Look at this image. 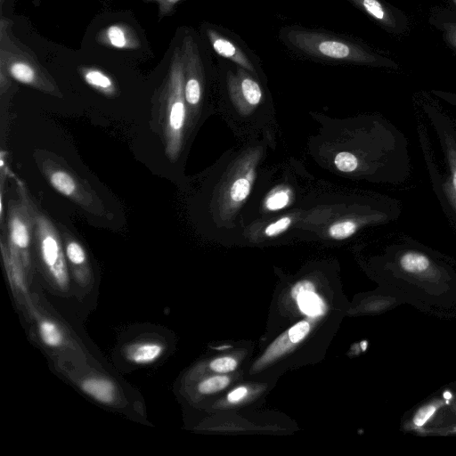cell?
Segmentation results:
<instances>
[{"label": "cell", "instance_id": "26", "mask_svg": "<svg viewBox=\"0 0 456 456\" xmlns=\"http://www.w3.org/2000/svg\"><path fill=\"white\" fill-rule=\"evenodd\" d=\"M436 407L435 405H428L420 408L413 418V423L417 427L423 426L428 419L434 414Z\"/></svg>", "mask_w": 456, "mask_h": 456}, {"label": "cell", "instance_id": "21", "mask_svg": "<svg viewBox=\"0 0 456 456\" xmlns=\"http://www.w3.org/2000/svg\"><path fill=\"white\" fill-rule=\"evenodd\" d=\"M229 383V379L225 376H215L208 378L199 385V391L201 394H211L222 390Z\"/></svg>", "mask_w": 456, "mask_h": 456}, {"label": "cell", "instance_id": "14", "mask_svg": "<svg viewBox=\"0 0 456 456\" xmlns=\"http://www.w3.org/2000/svg\"><path fill=\"white\" fill-rule=\"evenodd\" d=\"M80 74L84 81L99 93L110 97L117 94L114 80L104 71L94 67H84L80 69Z\"/></svg>", "mask_w": 456, "mask_h": 456}, {"label": "cell", "instance_id": "27", "mask_svg": "<svg viewBox=\"0 0 456 456\" xmlns=\"http://www.w3.org/2000/svg\"><path fill=\"white\" fill-rule=\"evenodd\" d=\"M311 291H313V292L314 291V287L313 283L310 281H303L297 283L293 287V289L291 290V295L295 299H297V297L300 294H304L305 292H311Z\"/></svg>", "mask_w": 456, "mask_h": 456}, {"label": "cell", "instance_id": "20", "mask_svg": "<svg viewBox=\"0 0 456 456\" xmlns=\"http://www.w3.org/2000/svg\"><path fill=\"white\" fill-rule=\"evenodd\" d=\"M251 191L250 182L245 178L240 177L234 181L230 189L231 200L234 202H242L249 195Z\"/></svg>", "mask_w": 456, "mask_h": 456}, {"label": "cell", "instance_id": "17", "mask_svg": "<svg viewBox=\"0 0 456 456\" xmlns=\"http://www.w3.org/2000/svg\"><path fill=\"white\" fill-rule=\"evenodd\" d=\"M39 336L43 343L49 347L60 346L63 342V335L60 328L50 320H43L39 324Z\"/></svg>", "mask_w": 456, "mask_h": 456}, {"label": "cell", "instance_id": "22", "mask_svg": "<svg viewBox=\"0 0 456 456\" xmlns=\"http://www.w3.org/2000/svg\"><path fill=\"white\" fill-rule=\"evenodd\" d=\"M289 191L281 190L272 193L265 200V208L271 211L284 208L289 202Z\"/></svg>", "mask_w": 456, "mask_h": 456}, {"label": "cell", "instance_id": "8", "mask_svg": "<svg viewBox=\"0 0 456 456\" xmlns=\"http://www.w3.org/2000/svg\"><path fill=\"white\" fill-rule=\"evenodd\" d=\"M0 68H3L14 80L34 87L37 90L61 96L60 91L53 80L35 62L23 53H14L0 49Z\"/></svg>", "mask_w": 456, "mask_h": 456}, {"label": "cell", "instance_id": "11", "mask_svg": "<svg viewBox=\"0 0 456 456\" xmlns=\"http://www.w3.org/2000/svg\"><path fill=\"white\" fill-rule=\"evenodd\" d=\"M406 243L397 256L398 266L409 273L418 274L427 272L432 264L429 256L413 246L408 247Z\"/></svg>", "mask_w": 456, "mask_h": 456}, {"label": "cell", "instance_id": "9", "mask_svg": "<svg viewBox=\"0 0 456 456\" xmlns=\"http://www.w3.org/2000/svg\"><path fill=\"white\" fill-rule=\"evenodd\" d=\"M184 66V96L188 108L197 107L203 90L204 59L196 37L187 34L181 44Z\"/></svg>", "mask_w": 456, "mask_h": 456}, {"label": "cell", "instance_id": "16", "mask_svg": "<svg viewBox=\"0 0 456 456\" xmlns=\"http://www.w3.org/2000/svg\"><path fill=\"white\" fill-rule=\"evenodd\" d=\"M297 301L300 310L310 316L322 315L325 311L324 303L314 291L300 294Z\"/></svg>", "mask_w": 456, "mask_h": 456}, {"label": "cell", "instance_id": "13", "mask_svg": "<svg viewBox=\"0 0 456 456\" xmlns=\"http://www.w3.org/2000/svg\"><path fill=\"white\" fill-rule=\"evenodd\" d=\"M66 259L79 273L87 272V256L84 247L73 235L61 226Z\"/></svg>", "mask_w": 456, "mask_h": 456}, {"label": "cell", "instance_id": "10", "mask_svg": "<svg viewBox=\"0 0 456 456\" xmlns=\"http://www.w3.org/2000/svg\"><path fill=\"white\" fill-rule=\"evenodd\" d=\"M102 44L117 49H134L140 45L135 33L123 24H112L105 28L98 36Z\"/></svg>", "mask_w": 456, "mask_h": 456}, {"label": "cell", "instance_id": "29", "mask_svg": "<svg viewBox=\"0 0 456 456\" xmlns=\"http://www.w3.org/2000/svg\"><path fill=\"white\" fill-rule=\"evenodd\" d=\"M181 0H162V2L159 4V14L167 15L168 14L174 6Z\"/></svg>", "mask_w": 456, "mask_h": 456}, {"label": "cell", "instance_id": "31", "mask_svg": "<svg viewBox=\"0 0 456 456\" xmlns=\"http://www.w3.org/2000/svg\"><path fill=\"white\" fill-rule=\"evenodd\" d=\"M444 397L448 400V399H451L452 395L450 392L446 391L444 393Z\"/></svg>", "mask_w": 456, "mask_h": 456}, {"label": "cell", "instance_id": "12", "mask_svg": "<svg viewBox=\"0 0 456 456\" xmlns=\"http://www.w3.org/2000/svg\"><path fill=\"white\" fill-rule=\"evenodd\" d=\"M163 346L156 341H143L130 346L126 351L127 360L135 364H150L163 354Z\"/></svg>", "mask_w": 456, "mask_h": 456}, {"label": "cell", "instance_id": "7", "mask_svg": "<svg viewBox=\"0 0 456 456\" xmlns=\"http://www.w3.org/2000/svg\"><path fill=\"white\" fill-rule=\"evenodd\" d=\"M203 29L209 46L218 57L245 69L253 76H258L260 60L239 36L211 24L205 25Z\"/></svg>", "mask_w": 456, "mask_h": 456}, {"label": "cell", "instance_id": "5", "mask_svg": "<svg viewBox=\"0 0 456 456\" xmlns=\"http://www.w3.org/2000/svg\"><path fill=\"white\" fill-rule=\"evenodd\" d=\"M17 192L31 212L33 232L44 268L59 288L67 289L69 277L60 232L48 216L37 208L20 181L17 183Z\"/></svg>", "mask_w": 456, "mask_h": 456}, {"label": "cell", "instance_id": "15", "mask_svg": "<svg viewBox=\"0 0 456 456\" xmlns=\"http://www.w3.org/2000/svg\"><path fill=\"white\" fill-rule=\"evenodd\" d=\"M81 387L85 393L102 403L110 404L115 400V386L107 379L89 378L83 381Z\"/></svg>", "mask_w": 456, "mask_h": 456}, {"label": "cell", "instance_id": "33", "mask_svg": "<svg viewBox=\"0 0 456 456\" xmlns=\"http://www.w3.org/2000/svg\"><path fill=\"white\" fill-rule=\"evenodd\" d=\"M4 1V0H1V6L3 5Z\"/></svg>", "mask_w": 456, "mask_h": 456}, {"label": "cell", "instance_id": "18", "mask_svg": "<svg viewBox=\"0 0 456 456\" xmlns=\"http://www.w3.org/2000/svg\"><path fill=\"white\" fill-rule=\"evenodd\" d=\"M359 228V224L351 219L333 224L329 229V234L332 239L344 240L354 235Z\"/></svg>", "mask_w": 456, "mask_h": 456}, {"label": "cell", "instance_id": "2", "mask_svg": "<svg viewBox=\"0 0 456 456\" xmlns=\"http://www.w3.org/2000/svg\"><path fill=\"white\" fill-rule=\"evenodd\" d=\"M186 117L183 58L181 45H176L154 114L157 132L161 137L165 153L170 160H175L181 151Z\"/></svg>", "mask_w": 456, "mask_h": 456}, {"label": "cell", "instance_id": "23", "mask_svg": "<svg viewBox=\"0 0 456 456\" xmlns=\"http://www.w3.org/2000/svg\"><path fill=\"white\" fill-rule=\"evenodd\" d=\"M291 224V218L289 216H284L277 221L270 224L265 229V234L268 237H274L284 232Z\"/></svg>", "mask_w": 456, "mask_h": 456}, {"label": "cell", "instance_id": "32", "mask_svg": "<svg viewBox=\"0 0 456 456\" xmlns=\"http://www.w3.org/2000/svg\"><path fill=\"white\" fill-rule=\"evenodd\" d=\"M148 1H155V2H157L159 4L162 2V0H148Z\"/></svg>", "mask_w": 456, "mask_h": 456}, {"label": "cell", "instance_id": "19", "mask_svg": "<svg viewBox=\"0 0 456 456\" xmlns=\"http://www.w3.org/2000/svg\"><path fill=\"white\" fill-rule=\"evenodd\" d=\"M334 164L339 171L352 173L359 167L360 161L354 153L341 151L336 155Z\"/></svg>", "mask_w": 456, "mask_h": 456}, {"label": "cell", "instance_id": "6", "mask_svg": "<svg viewBox=\"0 0 456 456\" xmlns=\"http://www.w3.org/2000/svg\"><path fill=\"white\" fill-rule=\"evenodd\" d=\"M33 217L25 200H11L8 206V250L15 273L29 266V248L33 232Z\"/></svg>", "mask_w": 456, "mask_h": 456}, {"label": "cell", "instance_id": "3", "mask_svg": "<svg viewBox=\"0 0 456 456\" xmlns=\"http://www.w3.org/2000/svg\"><path fill=\"white\" fill-rule=\"evenodd\" d=\"M280 37L291 50L312 59L350 62L372 60L358 45L331 33L287 27L281 29Z\"/></svg>", "mask_w": 456, "mask_h": 456}, {"label": "cell", "instance_id": "30", "mask_svg": "<svg viewBox=\"0 0 456 456\" xmlns=\"http://www.w3.org/2000/svg\"><path fill=\"white\" fill-rule=\"evenodd\" d=\"M439 97L443 98L444 101L448 102L450 104L456 107V94H448V93H436Z\"/></svg>", "mask_w": 456, "mask_h": 456}, {"label": "cell", "instance_id": "4", "mask_svg": "<svg viewBox=\"0 0 456 456\" xmlns=\"http://www.w3.org/2000/svg\"><path fill=\"white\" fill-rule=\"evenodd\" d=\"M35 159L39 170L55 191L95 216H106L105 207L94 190L62 159L45 151H37Z\"/></svg>", "mask_w": 456, "mask_h": 456}, {"label": "cell", "instance_id": "25", "mask_svg": "<svg viewBox=\"0 0 456 456\" xmlns=\"http://www.w3.org/2000/svg\"><path fill=\"white\" fill-rule=\"evenodd\" d=\"M309 330L310 325L308 322L304 321L297 322L288 332L290 342H299L308 334Z\"/></svg>", "mask_w": 456, "mask_h": 456}, {"label": "cell", "instance_id": "1", "mask_svg": "<svg viewBox=\"0 0 456 456\" xmlns=\"http://www.w3.org/2000/svg\"><path fill=\"white\" fill-rule=\"evenodd\" d=\"M415 114L419 149L432 189L456 228V125L435 104L423 102Z\"/></svg>", "mask_w": 456, "mask_h": 456}, {"label": "cell", "instance_id": "28", "mask_svg": "<svg viewBox=\"0 0 456 456\" xmlns=\"http://www.w3.org/2000/svg\"><path fill=\"white\" fill-rule=\"evenodd\" d=\"M247 393V388L244 387H240L232 391L228 395L227 399L230 403H236L241 400L244 396H246Z\"/></svg>", "mask_w": 456, "mask_h": 456}, {"label": "cell", "instance_id": "24", "mask_svg": "<svg viewBox=\"0 0 456 456\" xmlns=\"http://www.w3.org/2000/svg\"><path fill=\"white\" fill-rule=\"evenodd\" d=\"M209 366L216 372L224 373L233 370L237 366V362L233 358L225 356L213 360Z\"/></svg>", "mask_w": 456, "mask_h": 456}]
</instances>
